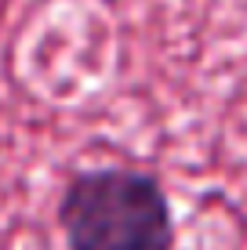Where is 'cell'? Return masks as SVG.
Here are the masks:
<instances>
[{
    "label": "cell",
    "instance_id": "1",
    "mask_svg": "<svg viewBox=\"0 0 247 250\" xmlns=\"http://www.w3.org/2000/svg\"><path fill=\"white\" fill-rule=\"evenodd\" d=\"M69 250H175V218L153 174L102 167L76 174L58 203Z\"/></svg>",
    "mask_w": 247,
    "mask_h": 250
}]
</instances>
